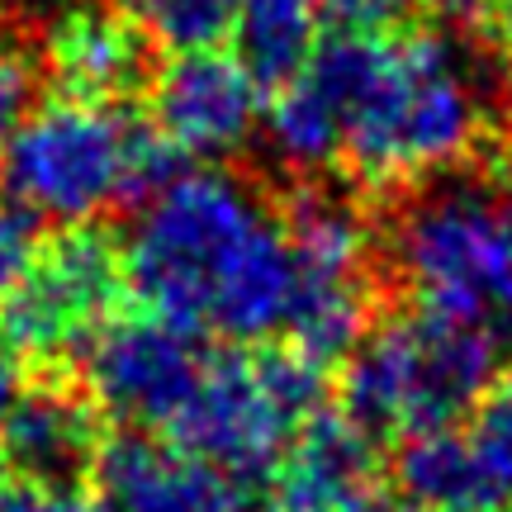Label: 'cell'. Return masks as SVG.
<instances>
[{"instance_id": "cell-1", "label": "cell", "mask_w": 512, "mask_h": 512, "mask_svg": "<svg viewBox=\"0 0 512 512\" xmlns=\"http://www.w3.org/2000/svg\"><path fill=\"white\" fill-rule=\"evenodd\" d=\"M124 271L157 318L238 342L285 332L299 299L285 223L223 171H176L147 195Z\"/></svg>"}, {"instance_id": "cell-2", "label": "cell", "mask_w": 512, "mask_h": 512, "mask_svg": "<svg viewBox=\"0 0 512 512\" xmlns=\"http://www.w3.org/2000/svg\"><path fill=\"white\" fill-rule=\"evenodd\" d=\"M337 114L342 162L366 181H418L470 157L484 128L479 62L446 34H351L304 67Z\"/></svg>"}, {"instance_id": "cell-3", "label": "cell", "mask_w": 512, "mask_h": 512, "mask_svg": "<svg viewBox=\"0 0 512 512\" xmlns=\"http://www.w3.org/2000/svg\"><path fill=\"white\" fill-rule=\"evenodd\" d=\"M0 176L24 214L81 228L133 195H157L176 176V147L157 128L67 95L29 110L5 138Z\"/></svg>"}, {"instance_id": "cell-4", "label": "cell", "mask_w": 512, "mask_h": 512, "mask_svg": "<svg viewBox=\"0 0 512 512\" xmlns=\"http://www.w3.org/2000/svg\"><path fill=\"white\" fill-rule=\"evenodd\" d=\"M498 337L437 313L389 318L361 337L342 375V418L366 437H427L456 427L494 384Z\"/></svg>"}, {"instance_id": "cell-5", "label": "cell", "mask_w": 512, "mask_h": 512, "mask_svg": "<svg viewBox=\"0 0 512 512\" xmlns=\"http://www.w3.org/2000/svg\"><path fill=\"white\" fill-rule=\"evenodd\" d=\"M394 266L418 309L512 332V195L484 181H451L403 209Z\"/></svg>"}, {"instance_id": "cell-6", "label": "cell", "mask_w": 512, "mask_h": 512, "mask_svg": "<svg viewBox=\"0 0 512 512\" xmlns=\"http://www.w3.org/2000/svg\"><path fill=\"white\" fill-rule=\"evenodd\" d=\"M318 403H323V366L309 356L223 351L204 361L195 394L166 432L181 451L238 484L271 475L294 437L318 418Z\"/></svg>"}, {"instance_id": "cell-7", "label": "cell", "mask_w": 512, "mask_h": 512, "mask_svg": "<svg viewBox=\"0 0 512 512\" xmlns=\"http://www.w3.org/2000/svg\"><path fill=\"white\" fill-rule=\"evenodd\" d=\"M119 256L95 233H67L34 256L15 294L0 304V337L19 356L53 361L62 351H86L95 332L110 323L119 294Z\"/></svg>"}, {"instance_id": "cell-8", "label": "cell", "mask_w": 512, "mask_h": 512, "mask_svg": "<svg viewBox=\"0 0 512 512\" xmlns=\"http://www.w3.org/2000/svg\"><path fill=\"white\" fill-rule=\"evenodd\" d=\"M195 332L157 313L105 323L86 342V380L95 403L133 427H171L204 375Z\"/></svg>"}, {"instance_id": "cell-9", "label": "cell", "mask_w": 512, "mask_h": 512, "mask_svg": "<svg viewBox=\"0 0 512 512\" xmlns=\"http://www.w3.org/2000/svg\"><path fill=\"white\" fill-rule=\"evenodd\" d=\"M152 114L157 133L176 147V157L219 162L233 157L261 124V86L238 57H223L214 48L181 53L157 76Z\"/></svg>"}, {"instance_id": "cell-10", "label": "cell", "mask_w": 512, "mask_h": 512, "mask_svg": "<svg viewBox=\"0 0 512 512\" xmlns=\"http://www.w3.org/2000/svg\"><path fill=\"white\" fill-rule=\"evenodd\" d=\"M261 512H408L380 489L375 446L351 418H313L271 470Z\"/></svg>"}, {"instance_id": "cell-11", "label": "cell", "mask_w": 512, "mask_h": 512, "mask_svg": "<svg viewBox=\"0 0 512 512\" xmlns=\"http://www.w3.org/2000/svg\"><path fill=\"white\" fill-rule=\"evenodd\" d=\"M100 512H242L238 484L181 446L119 437L95 456Z\"/></svg>"}, {"instance_id": "cell-12", "label": "cell", "mask_w": 512, "mask_h": 512, "mask_svg": "<svg viewBox=\"0 0 512 512\" xmlns=\"http://www.w3.org/2000/svg\"><path fill=\"white\" fill-rule=\"evenodd\" d=\"M100 422L86 399L57 384L24 389L0 437V460L24 475V484H72L81 470H95Z\"/></svg>"}, {"instance_id": "cell-13", "label": "cell", "mask_w": 512, "mask_h": 512, "mask_svg": "<svg viewBox=\"0 0 512 512\" xmlns=\"http://www.w3.org/2000/svg\"><path fill=\"white\" fill-rule=\"evenodd\" d=\"M48 67L72 100L105 105L143 81L147 34L105 5H76L48 29Z\"/></svg>"}, {"instance_id": "cell-14", "label": "cell", "mask_w": 512, "mask_h": 512, "mask_svg": "<svg viewBox=\"0 0 512 512\" xmlns=\"http://www.w3.org/2000/svg\"><path fill=\"white\" fill-rule=\"evenodd\" d=\"M290 252L299 266V285L323 290H366L370 228L361 209L342 195L313 190L290 209Z\"/></svg>"}, {"instance_id": "cell-15", "label": "cell", "mask_w": 512, "mask_h": 512, "mask_svg": "<svg viewBox=\"0 0 512 512\" xmlns=\"http://www.w3.org/2000/svg\"><path fill=\"white\" fill-rule=\"evenodd\" d=\"M399 494L408 512H503L489 475L479 470L475 451L460 427H441L413 437L399 456Z\"/></svg>"}, {"instance_id": "cell-16", "label": "cell", "mask_w": 512, "mask_h": 512, "mask_svg": "<svg viewBox=\"0 0 512 512\" xmlns=\"http://www.w3.org/2000/svg\"><path fill=\"white\" fill-rule=\"evenodd\" d=\"M233 43L256 86H290L318 53V0H242Z\"/></svg>"}, {"instance_id": "cell-17", "label": "cell", "mask_w": 512, "mask_h": 512, "mask_svg": "<svg viewBox=\"0 0 512 512\" xmlns=\"http://www.w3.org/2000/svg\"><path fill=\"white\" fill-rule=\"evenodd\" d=\"M266 133H271V147L280 152V162L304 166V171L328 166L342 157L337 114H332L323 91H318L304 72L294 76L290 86H280L275 100L266 105Z\"/></svg>"}, {"instance_id": "cell-18", "label": "cell", "mask_w": 512, "mask_h": 512, "mask_svg": "<svg viewBox=\"0 0 512 512\" xmlns=\"http://www.w3.org/2000/svg\"><path fill=\"white\" fill-rule=\"evenodd\" d=\"M242 0H133L138 29L181 53H209L233 34Z\"/></svg>"}, {"instance_id": "cell-19", "label": "cell", "mask_w": 512, "mask_h": 512, "mask_svg": "<svg viewBox=\"0 0 512 512\" xmlns=\"http://www.w3.org/2000/svg\"><path fill=\"white\" fill-rule=\"evenodd\" d=\"M460 432H465V446L475 451L479 470L498 489V498L512 508V366L494 375V384L484 389V399L475 403V413Z\"/></svg>"}, {"instance_id": "cell-20", "label": "cell", "mask_w": 512, "mask_h": 512, "mask_svg": "<svg viewBox=\"0 0 512 512\" xmlns=\"http://www.w3.org/2000/svg\"><path fill=\"white\" fill-rule=\"evenodd\" d=\"M29 100H34V67H29V57L0 43V138H10L29 119Z\"/></svg>"}, {"instance_id": "cell-21", "label": "cell", "mask_w": 512, "mask_h": 512, "mask_svg": "<svg viewBox=\"0 0 512 512\" xmlns=\"http://www.w3.org/2000/svg\"><path fill=\"white\" fill-rule=\"evenodd\" d=\"M0 512H100V503L72 484H10L0 489Z\"/></svg>"}, {"instance_id": "cell-22", "label": "cell", "mask_w": 512, "mask_h": 512, "mask_svg": "<svg viewBox=\"0 0 512 512\" xmlns=\"http://www.w3.org/2000/svg\"><path fill=\"white\" fill-rule=\"evenodd\" d=\"M34 266V242H29V214L0 209V304L15 294L24 271Z\"/></svg>"}, {"instance_id": "cell-23", "label": "cell", "mask_w": 512, "mask_h": 512, "mask_svg": "<svg viewBox=\"0 0 512 512\" xmlns=\"http://www.w3.org/2000/svg\"><path fill=\"white\" fill-rule=\"evenodd\" d=\"M332 19H342L351 34H380L384 24L403 19V10L413 0H318Z\"/></svg>"}, {"instance_id": "cell-24", "label": "cell", "mask_w": 512, "mask_h": 512, "mask_svg": "<svg viewBox=\"0 0 512 512\" xmlns=\"http://www.w3.org/2000/svg\"><path fill=\"white\" fill-rule=\"evenodd\" d=\"M19 394H24V370H19V351L0 337V437H5V422L15 413Z\"/></svg>"}, {"instance_id": "cell-25", "label": "cell", "mask_w": 512, "mask_h": 512, "mask_svg": "<svg viewBox=\"0 0 512 512\" xmlns=\"http://www.w3.org/2000/svg\"><path fill=\"white\" fill-rule=\"evenodd\" d=\"M489 10H494V24L508 34V43H512V0H489Z\"/></svg>"}]
</instances>
